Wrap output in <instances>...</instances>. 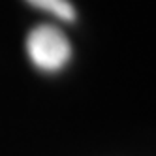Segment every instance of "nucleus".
<instances>
[{"label":"nucleus","mask_w":156,"mask_h":156,"mask_svg":"<svg viewBox=\"0 0 156 156\" xmlns=\"http://www.w3.org/2000/svg\"><path fill=\"white\" fill-rule=\"evenodd\" d=\"M27 53L41 72H58L72 57V45L66 34L53 25H38L28 32Z\"/></svg>","instance_id":"obj_1"},{"label":"nucleus","mask_w":156,"mask_h":156,"mask_svg":"<svg viewBox=\"0 0 156 156\" xmlns=\"http://www.w3.org/2000/svg\"><path fill=\"white\" fill-rule=\"evenodd\" d=\"M27 2L38 9H43V12L55 15L60 21H66V23L75 21V8L72 6L70 0H27Z\"/></svg>","instance_id":"obj_2"}]
</instances>
